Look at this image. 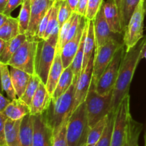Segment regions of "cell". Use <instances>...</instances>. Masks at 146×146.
<instances>
[{
  "mask_svg": "<svg viewBox=\"0 0 146 146\" xmlns=\"http://www.w3.org/2000/svg\"><path fill=\"white\" fill-rule=\"evenodd\" d=\"M11 100L7 98L2 94H1V96H0V113H3L5 111V109L8 106L9 104L11 103Z\"/></svg>",
  "mask_w": 146,
  "mask_h": 146,
  "instance_id": "41",
  "label": "cell"
},
{
  "mask_svg": "<svg viewBox=\"0 0 146 146\" xmlns=\"http://www.w3.org/2000/svg\"><path fill=\"white\" fill-rule=\"evenodd\" d=\"M145 3V0H140L125 28L123 34L125 51L133 48L144 36V18L146 14Z\"/></svg>",
  "mask_w": 146,
  "mask_h": 146,
  "instance_id": "7",
  "label": "cell"
},
{
  "mask_svg": "<svg viewBox=\"0 0 146 146\" xmlns=\"http://www.w3.org/2000/svg\"><path fill=\"white\" fill-rule=\"evenodd\" d=\"M86 21L87 19H86V17H83L77 34H76L74 38L66 43L61 49V56L62 58L64 68H68V66H71L74 57L76 56V54L79 48L81 38H82L86 25Z\"/></svg>",
  "mask_w": 146,
  "mask_h": 146,
  "instance_id": "15",
  "label": "cell"
},
{
  "mask_svg": "<svg viewBox=\"0 0 146 146\" xmlns=\"http://www.w3.org/2000/svg\"><path fill=\"white\" fill-rule=\"evenodd\" d=\"M9 0H0V13H2Z\"/></svg>",
  "mask_w": 146,
  "mask_h": 146,
  "instance_id": "44",
  "label": "cell"
},
{
  "mask_svg": "<svg viewBox=\"0 0 146 146\" xmlns=\"http://www.w3.org/2000/svg\"><path fill=\"white\" fill-rule=\"evenodd\" d=\"M31 1H34V0H31Z\"/></svg>",
  "mask_w": 146,
  "mask_h": 146,
  "instance_id": "51",
  "label": "cell"
},
{
  "mask_svg": "<svg viewBox=\"0 0 146 146\" xmlns=\"http://www.w3.org/2000/svg\"><path fill=\"white\" fill-rule=\"evenodd\" d=\"M131 116L130 95H128L123 100L115 112L111 146L123 145L126 138L128 123Z\"/></svg>",
  "mask_w": 146,
  "mask_h": 146,
  "instance_id": "10",
  "label": "cell"
},
{
  "mask_svg": "<svg viewBox=\"0 0 146 146\" xmlns=\"http://www.w3.org/2000/svg\"><path fill=\"white\" fill-rule=\"evenodd\" d=\"M31 0H25L21 6L19 14L18 17L19 25V33L26 34L28 31L31 19Z\"/></svg>",
  "mask_w": 146,
  "mask_h": 146,
  "instance_id": "31",
  "label": "cell"
},
{
  "mask_svg": "<svg viewBox=\"0 0 146 146\" xmlns=\"http://www.w3.org/2000/svg\"><path fill=\"white\" fill-rule=\"evenodd\" d=\"M12 84L18 98H21L24 94L27 85L29 82L31 75L22 70L11 67L10 70Z\"/></svg>",
  "mask_w": 146,
  "mask_h": 146,
  "instance_id": "23",
  "label": "cell"
},
{
  "mask_svg": "<svg viewBox=\"0 0 146 146\" xmlns=\"http://www.w3.org/2000/svg\"><path fill=\"white\" fill-rule=\"evenodd\" d=\"M0 74H1V88L7 94V97L11 101L17 99V97L12 84L10 71H9L8 65L0 63Z\"/></svg>",
  "mask_w": 146,
  "mask_h": 146,
  "instance_id": "27",
  "label": "cell"
},
{
  "mask_svg": "<svg viewBox=\"0 0 146 146\" xmlns=\"http://www.w3.org/2000/svg\"><path fill=\"white\" fill-rule=\"evenodd\" d=\"M112 96L113 91L104 96L98 94L96 88V84L91 81L85 101L90 128L94 126L111 112Z\"/></svg>",
  "mask_w": 146,
  "mask_h": 146,
  "instance_id": "4",
  "label": "cell"
},
{
  "mask_svg": "<svg viewBox=\"0 0 146 146\" xmlns=\"http://www.w3.org/2000/svg\"><path fill=\"white\" fill-rule=\"evenodd\" d=\"M86 146H97L96 144H94V145H91V144H87Z\"/></svg>",
  "mask_w": 146,
  "mask_h": 146,
  "instance_id": "48",
  "label": "cell"
},
{
  "mask_svg": "<svg viewBox=\"0 0 146 146\" xmlns=\"http://www.w3.org/2000/svg\"><path fill=\"white\" fill-rule=\"evenodd\" d=\"M25 0H9L7 2V6L4 9L3 14H6L7 16H11V12L19 6L22 5L23 3Z\"/></svg>",
  "mask_w": 146,
  "mask_h": 146,
  "instance_id": "38",
  "label": "cell"
},
{
  "mask_svg": "<svg viewBox=\"0 0 146 146\" xmlns=\"http://www.w3.org/2000/svg\"><path fill=\"white\" fill-rule=\"evenodd\" d=\"M34 138V115L28 114L21 121L20 125V145L33 146Z\"/></svg>",
  "mask_w": 146,
  "mask_h": 146,
  "instance_id": "22",
  "label": "cell"
},
{
  "mask_svg": "<svg viewBox=\"0 0 146 146\" xmlns=\"http://www.w3.org/2000/svg\"><path fill=\"white\" fill-rule=\"evenodd\" d=\"M106 19L113 32L123 35L119 9L115 0H106L102 7Z\"/></svg>",
  "mask_w": 146,
  "mask_h": 146,
  "instance_id": "16",
  "label": "cell"
},
{
  "mask_svg": "<svg viewBox=\"0 0 146 146\" xmlns=\"http://www.w3.org/2000/svg\"><path fill=\"white\" fill-rule=\"evenodd\" d=\"M123 46H124L123 40L113 39L96 48L94 58L93 82L96 84L101 76L113 60L116 51Z\"/></svg>",
  "mask_w": 146,
  "mask_h": 146,
  "instance_id": "8",
  "label": "cell"
},
{
  "mask_svg": "<svg viewBox=\"0 0 146 146\" xmlns=\"http://www.w3.org/2000/svg\"><path fill=\"white\" fill-rule=\"evenodd\" d=\"M37 39H28L14 54L7 65L25 71L30 75L36 74V59L38 41Z\"/></svg>",
  "mask_w": 146,
  "mask_h": 146,
  "instance_id": "6",
  "label": "cell"
},
{
  "mask_svg": "<svg viewBox=\"0 0 146 146\" xmlns=\"http://www.w3.org/2000/svg\"><path fill=\"white\" fill-rule=\"evenodd\" d=\"M73 81H74V72L70 66L63 71L56 87L51 96V98L56 99L58 97L64 94L72 85Z\"/></svg>",
  "mask_w": 146,
  "mask_h": 146,
  "instance_id": "26",
  "label": "cell"
},
{
  "mask_svg": "<svg viewBox=\"0 0 146 146\" xmlns=\"http://www.w3.org/2000/svg\"><path fill=\"white\" fill-rule=\"evenodd\" d=\"M143 124L135 121L131 115L128 123L126 138L123 146H135L138 145V139L143 130Z\"/></svg>",
  "mask_w": 146,
  "mask_h": 146,
  "instance_id": "29",
  "label": "cell"
},
{
  "mask_svg": "<svg viewBox=\"0 0 146 146\" xmlns=\"http://www.w3.org/2000/svg\"><path fill=\"white\" fill-rule=\"evenodd\" d=\"M51 99V96L48 93L46 86L41 82L31 101L30 114L36 115L44 113L49 106Z\"/></svg>",
  "mask_w": 146,
  "mask_h": 146,
  "instance_id": "17",
  "label": "cell"
},
{
  "mask_svg": "<svg viewBox=\"0 0 146 146\" xmlns=\"http://www.w3.org/2000/svg\"><path fill=\"white\" fill-rule=\"evenodd\" d=\"M21 120L12 121L7 118L5 123V137L7 146L20 145V125Z\"/></svg>",
  "mask_w": 146,
  "mask_h": 146,
  "instance_id": "24",
  "label": "cell"
},
{
  "mask_svg": "<svg viewBox=\"0 0 146 146\" xmlns=\"http://www.w3.org/2000/svg\"><path fill=\"white\" fill-rule=\"evenodd\" d=\"M27 39L26 34H19L15 38L7 41L4 49L0 53V63L8 64L13 56Z\"/></svg>",
  "mask_w": 146,
  "mask_h": 146,
  "instance_id": "21",
  "label": "cell"
},
{
  "mask_svg": "<svg viewBox=\"0 0 146 146\" xmlns=\"http://www.w3.org/2000/svg\"><path fill=\"white\" fill-rule=\"evenodd\" d=\"M104 0H88L86 19L89 21H94L98 13L102 8Z\"/></svg>",
  "mask_w": 146,
  "mask_h": 146,
  "instance_id": "36",
  "label": "cell"
},
{
  "mask_svg": "<svg viewBox=\"0 0 146 146\" xmlns=\"http://www.w3.org/2000/svg\"><path fill=\"white\" fill-rule=\"evenodd\" d=\"M115 112L116 111L112 110L108 113L106 126L102 136L100 138L98 142L97 143V146H111L113 131L114 123H115Z\"/></svg>",
  "mask_w": 146,
  "mask_h": 146,
  "instance_id": "32",
  "label": "cell"
},
{
  "mask_svg": "<svg viewBox=\"0 0 146 146\" xmlns=\"http://www.w3.org/2000/svg\"><path fill=\"white\" fill-rule=\"evenodd\" d=\"M54 132L43 114L34 115L33 146H52Z\"/></svg>",
  "mask_w": 146,
  "mask_h": 146,
  "instance_id": "14",
  "label": "cell"
},
{
  "mask_svg": "<svg viewBox=\"0 0 146 146\" xmlns=\"http://www.w3.org/2000/svg\"><path fill=\"white\" fill-rule=\"evenodd\" d=\"M9 17V16H7L6 14H3V13H0V27L3 26L7 22Z\"/></svg>",
  "mask_w": 146,
  "mask_h": 146,
  "instance_id": "43",
  "label": "cell"
},
{
  "mask_svg": "<svg viewBox=\"0 0 146 146\" xmlns=\"http://www.w3.org/2000/svg\"><path fill=\"white\" fill-rule=\"evenodd\" d=\"M94 25L96 38V48L104 45L111 40H123V35L115 34L111 29L106 19L103 8L101 9L96 18L94 19Z\"/></svg>",
  "mask_w": 146,
  "mask_h": 146,
  "instance_id": "13",
  "label": "cell"
},
{
  "mask_svg": "<svg viewBox=\"0 0 146 146\" xmlns=\"http://www.w3.org/2000/svg\"><path fill=\"white\" fill-rule=\"evenodd\" d=\"M107 121H108V115L97 123L94 126L91 128L88 133L87 144H91V145L97 144L104 133V130L106 126Z\"/></svg>",
  "mask_w": 146,
  "mask_h": 146,
  "instance_id": "34",
  "label": "cell"
},
{
  "mask_svg": "<svg viewBox=\"0 0 146 146\" xmlns=\"http://www.w3.org/2000/svg\"><path fill=\"white\" fill-rule=\"evenodd\" d=\"M96 49V38L94 33V21L87 20V30L84 43V56L83 62V70L86 68L93 54Z\"/></svg>",
  "mask_w": 146,
  "mask_h": 146,
  "instance_id": "20",
  "label": "cell"
},
{
  "mask_svg": "<svg viewBox=\"0 0 146 146\" xmlns=\"http://www.w3.org/2000/svg\"><path fill=\"white\" fill-rule=\"evenodd\" d=\"M142 58H145V59H146V44H145V46H144L143 50Z\"/></svg>",
  "mask_w": 146,
  "mask_h": 146,
  "instance_id": "46",
  "label": "cell"
},
{
  "mask_svg": "<svg viewBox=\"0 0 146 146\" xmlns=\"http://www.w3.org/2000/svg\"><path fill=\"white\" fill-rule=\"evenodd\" d=\"M139 1L140 0H121L120 1L118 7L119 9L121 24H122L124 32L128 24V21L132 14H133ZM145 2L146 9V0H145Z\"/></svg>",
  "mask_w": 146,
  "mask_h": 146,
  "instance_id": "25",
  "label": "cell"
},
{
  "mask_svg": "<svg viewBox=\"0 0 146 146\" xmlns=\"http://www.w3.org/2000/svg\"><path fill=\"white\" fill-rule=\"evenodd\" d=\"M88 0H79L76 12L82 17H85L87 7H88Z\"/></svg>",
  "mask_w": 146,
  "mask_h": 146,
  "instance_id": "40",
  "label": "cell"
},
{
  "mask_svg": "<svg viewBox=\"0 0 146 146\" xmlns=\"http://www.w3.org/2000/svg\"><path fill=\"white\" fill-rule=\"evenodd\" d=\"M76 85L73 84L69 88L56 99H51L49 106L42 113L48 125L56 133L65 123L68 122L74 104Z\"/></svg>",
  "mask_w": 146,
  "mask_h": 146,
  "instance_id": "2",
  "label": "cell"
},
{
  "mask_svg": "<svg viewBox=\"0 0 146 146\" xmlns=\"http://www.w3.org/2000/svg\"><path fill=\"white\" fill-rule=\"evenodd\" d=\"M59 32L51 34L46 40H40L36 59V74L46 85L48 74L55 58Z\"/></svg>",
  "mask_w": 146,
  "mask_h": 146,
  "instance_id": "5",
  "label": "cell"
},
{
  "mask_svg": "<svg viewBox=\"0 0 146 146\" xmlns=\"http://www.w3.org/2000/svg\"><path fill=\"white\" fill-rule=\"evenodd\" d=\"M115 1H116V3H117V4H118H118H119V3H120V1H121V0H115Z\"/></svg>",
  "mask_w": 146,
  "mask_h": 146,
  "instance_id": "49",
  "label": "cell"
},
{
  "mask_svg": "<svg viewBox=\"0 0 146 146\" xmlns=\"http://www.w3.org/2000/svg\"><path fill=\"white\" fill-rule=\"evenodd\" d=\"M51 1H56V0H51Z\"/></svg>",
  "mask_w": 146,
  "mask_h": 146,
  "instance_id": "50",
  "label": "cell"
},
{
  "mask_svg": "<svg viewBox=\"0 0 146 146\" xmlns=\"http://www.w3.org/2000/svg\"><path fill=\"white\" fill-rule=\"evenodd\" d=\"M95 51L93 54L86 68L81 71L79 78L76 84L75 96H74V104L72 113L75 111L76 108L81 104L85 102L86 98L88 95L90 86H91V81H92L93 71H94V58ZM72 114V113H71Z\"/></svg>",
  "mask_w": 146,
  "mask_h": 146,
  "instance_id": "12",
  "label": "cell"
},
{
  "mask_svg": "<svg viewBox=\"0 0 146 146\" xmlns=\"http://www.w3.org/2000/svg\"><path fill=\"white\" fill-rule=\"evenodd\" d=\"M90 129L86 105L84 102L76 108L67 123L68 146H86Z\"/></svg>",
  "mask_w": 146,
  "mask_h": 146,
  "instance_id": "3",
  "label": "cell"
},
{
  "mask_svg": "<svg viewBox=\"0 0 146 146\" xmlns=\"http://www.w3.org/2000/svg\"><path fill=\"white\" fill-rule=\"evenodd\" d=\"M145 44L146 35H144L136 45L128 51H125L121 61L118 78L113 89L111 111H116L123 100L129 95L130 86L137 66L142 59V52Z\"/></svg>",
  "mask_w": 146,
  "mask_h": 146,
  "instance_id": "1",
  "label": "cell"
},
{
  "mask_svg": "<svg viewBox=\"0 0 146 146\" xmlns=\"http://www.w3.org/2000/svg\"><path fill=\"white\" fill-rule=\"evenodd\" d=\"M67 123H65L59 131L54 135L52 146H68L66 136Z\"/></svg>",
  "mask_w": 146,
  "mask_h": 146,
  "instance_id": "37",
  "label": "cell"
},
{
  "mask_svg": "<svg viewBox=\"0 0 146 146\" xmlns=\"http://www.w3.org/2000/svg\"><path fill=\"white\" fill-rule=\"evenodd\" d=\"M41 83V78H39V76L36 74L31 75L29 82L28 85H27V88H26L24 94H23L21 98H19L24 102H25L27 105L29 106V107L30 105H31L33 97L35 95L37 89H38Z\"/></svg>",
  "mask_w": 146,
  "mask_h": 146,
  "instance_id": "33",
  "label": "cell"
},
{
  "mask_svg": "<svg viewBox=\"0 0 146 146\" xmlns=\"http://www.w3.org/2000/svg\"><path fill=\"white\" fill-rule=\"evenodd\" d=\"M7 118L3 113H0V146H7L5 137V123Z\"/></svg>",
  "mask_w": 146,
  "mask_h": 146,
  "instance_id": "39",
  "label": "cell"
},
{
  "mask_svg": "<svg viewBox=\"0 0 146 146\" xmlns=\"http://www.w3.org/2000/svg\"><path fill=\"white\" fill-rule=\"evenodd\" d=\"M66 1L68 2V5L70 6L71 9H72V11L74 12H76L79 0H66Z\"/></svg>",
  "mask_w": 146,
  "mask_h": 146,
  "instance_id": "42",
  "label": "cell"
},
{
  "mask_svg": "<svg viewBox=\"0 0 146 146\" xmlns=\"http://www.w3.org/2000/svg\"><path fill=\"white\" fill-rule=\"evenodd\" d=\"M125 52V45L121 46L115 53L113 58L107 66L96 84L98 94L104 96L113 91L118 78L120 66Z\"/></svg>",
  "mask_w": 146,
  "mask_h": 146,
  "instance_id": "9",
  "label": "cell"
},
{
  "mask_svg": "<svg viewBox=\"0 0 146 146\" xmlns=\"http://www.w3.org/2000/svg\"><path fill=\"white\" fill-rule=\"evenodd\" d=\"M60 1L56 0L51 7V14L49 16L48 26H47L46 31L44 34V40H46L51 34L55 32H59L60 27L58 24V13L59 9Z\"/></svg>",
  "mask_w": 146,
  "mask_h": 146,
  "instance_id": "30",
  "label": "cell"
},
{
  "mask_svg": "<svg viewBox=\"0 0 146 146\" xmlns=\"http://www.w3.org/2000/svg\"><path fill=\"white\" fill-rule=\"evenodd\" d=\"M3 113L8 119L12 121L22 120L26 115L30 114V107L21 98H17L11 101Z\"/></svg>",
  "mask_w": 146,
  "mask_h": 146,
  "instance_id": "18",
  "label": "cell"
},
{
  "mask_svg": "<svg viewBox=\"0 0 146 146\" xmlns=\"http://www.w3.org/2000/svg\"><path fill=\"white\" fill-rule=\"evenodd\" d=\"M59 1L60 5L59 9H58V20L59 27L61 29L62 26L69 19L74 11H72L70 6L68 5L66 0H59Z\"/></svg>",
  "mask_w": 146,
  "mask_h": 146,
  "instance_id": "35",
  "label": "cell"
},
{
  "mask_svg": "<svg viewBox=\"0 0 146 146\" xmlns=\"http://www.w3.org/2000/svg\"><path fill=\"white\" fill-rule=\"evenodd\" d=\"M64 69L65 68L63 65L61 53L56 51L55 58H54V61L49 71L47 83L46 84L47 90H48V93L51 96H52L53 93H54V90L56 87L57 84H58V80H59Z\"/></svg>",
  "mask_w": 146,
  "mask_h": 146,
  "instance_id": "19",
  "label": "cell"
},
{
  "mask_svg": "<svg viewBox=\"0 0 146 146\" xmlns=\"http://www.w3.org/2000/svg\"><path fill=\"white\" fill-rule=\"evenodd\" d=\"M20 34L18 17L14 18L9 16L7 22L0 27V38L8 41Z\"/></svg>",
  "mask_w": 146,
  "mask_h": 146,
  "instance_id": "28",
  "label": "cell"
},
{
  "mask_svg": "<svg viewBox=\"0 0 146 146\" xmlns=\"http://www.w3.org/2000/svg\"><path fill=\"white\" fill-rule=\"evenodd\" d=\"M135 146H139V145H135Z\"/></svg>",
  "mask_w": 146,
  "mask_h": 146,
  "instance_id": "52",
  "label": "cell"
},
{
  "mask_svg": "<svg viewBox=\"0 0 146 146\" xmlns=\"http://www.w3.org/2000/svg\"><path fill=\"white\" fill-rule=\"evenodd\" d=\"M51 0H34L31 1V19L27 35L28 39H37L39 24L54 4ZM38 40V39H37Z\"/></svg>",
  "mask_w": 146,
  "mask_h": 146,
  "instance_id": "11",
  "label": "cell"
},
{
  "mask_svg": "<svg viewBox=\"0 0 146 146\" xmlns=\"http://www.w3.org/2000/svg\"><path fill=\"white\" fill-rule=\"evenodd\" d=\"M6 44H7V41L2 39V38H0V53L4 49Z\"/></svg>",
  "mask_w": 146,
  "mask_h": 146,
  "instance_id": "45",
  "label": "cell"
},
{
  "mask_svg": "<svg viewBox=\"0 0 146 146\" xmlns=\"http://www.w3.org/2000/svg\"><path fill=\"white\" fill-rule=\"evenodd\" d=\"M144 146H146V131L145 133V136H144Z\"/></svg>",
  "mask_w": 146,
  "mask_h": 146,
  "instance_id": "47",
  "label": "cell"
}]
</instances>
